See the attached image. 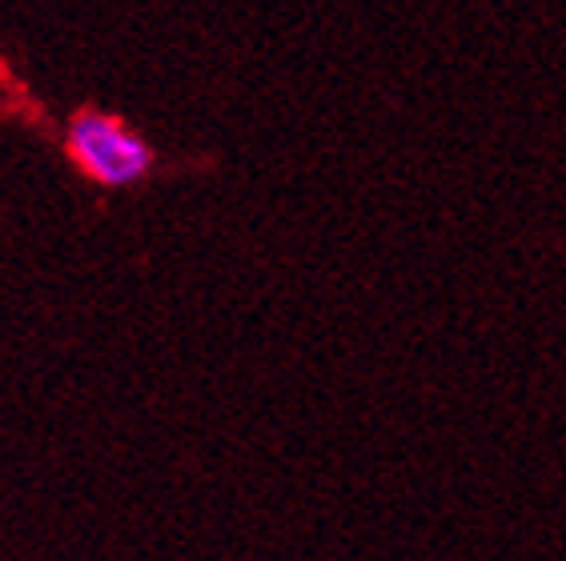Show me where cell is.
I'll list each match as a JSON object with an SVG mask.
<instances>
[{
	"instance_id": "obj_1",
	"label": "cell",
	"mask_w": 566,
	"mask_h": 561,
	"mask_svg": "<svg viewBox=\"0 0 566 561\" xmlns=\"http://www.w3.org/2000/svg\"><path fill=\"white\" fill-rule=\"evenodd\" d=\"M69 161L101 189H133L153 173L157 152L142 133L113 113L81 108L65 129Z\"/></svg>"
}]
</instances>
